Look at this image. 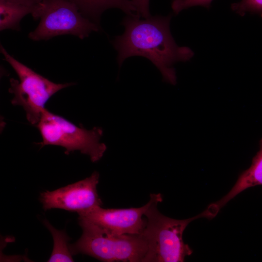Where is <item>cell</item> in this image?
<instances>
[{"label":"cell","instance_id":"7","mask_svg":"<svg viewBox=\"0 0 262 262\" xmlns=\"http://www.w3.org/2000/svg\"><path fill=\"white\" fill-rule=\"evenodd\" d=\"M99 174L94 171L90 177L66 186L40 194L44 210L60 209L78 214L101 207L102 202L97 192Z\"/></svg>","mask_w":262,"mask_h":262},{"label":"cell","instance_id":"3","mask_svg":"<svg viewBox=\"0 0 262 262\" xmlns=\"http://www.w3.org/2000/svg\"><path fill=\"white\" fill-rule=\"evenodd\" d=\"M81 237L69 245L72 255L82 254L105 262H142L147 251V241L140 234L116 235L86 221L79 220Z\"/></svg>","mask_w":262,"mask_h":262},{"label":"cell","instance_id":"13","mask_svg":"<svg viewBox=\"0 0 262 262\" xmlns=\"http://www.w3.org/2000/svg\"><path fill=\"white\" fill-rule=\"evenodd\" d=\"M231 9L241 16L249 12L258 14L262 16V0H241L231 4Z\"/></svg>","mask_w":262,"mask_h":262},{"label":"cell","instance_id":"1","mask_svg":"<svg viewBox=\"0 0 262 262\" xmlns=\"http://www.w3.org/2000/svg\"><path fill=\"white\" fill-rule=\"evenodd\" d=\"M171 17L169 15L140 19L138 16L127 15L122 22L124 33L112 41L118 52L119 67L129 57H144L159 69L164 81L175 85L177 76L173 65L189 61L194 52L189 47L176 43L170 30Z\"/></svg>","mask_w":262,"mask_h":262},{"label":"cell","instance_id":"10","mask_svg":"<svg viewBox=\"0 0 262 262\" xmlns=\"http://www.w3.org/2000/svg\"><path fill=\"white\" fill-rule=\"evenodd\" d=\"M262 185V138L260 149L253 157L250 167L239 176L229 192L221 199L213 203L219 211L227 202L250 187Z\"/></svg>","mask_w":262,"mask_h":262},{"label":"cell","instance_id":"4","mask_svg":"<svg viewBox=\"0 0 262 262\" xmlns=\"http://www.w3.org/2000/svg\"><path fill=\"white\" fill-rule=\"evenodd\" d=\"M0 52L17 75L19 80H10L9 92L14 95L11 103L21 106L29 122L36 126L43 112L45 104L51 97L60 90L74 83H56L37 73L12 56L0 45Z\"/></svg>","mask_w":262,"mask_h":262},{"label":"cell","instance_id":"5","mask_svg":"<svg viewBox=\"0 0 262 262\" xmlns=\"http://www.w3.org/2000/svg\"><path fill=\"white\" fill-rule=\"evenodd\" d=\"M42 137L38 143L42 147L56 145L65 148V154L78 150L89 156L92 162L98 161L107 149L100 142L103 130L99 127L87 130L76 126L62 116L50 113L47 109L36 126Z\"/></svg>","mask_w":262,"mask_h":262},{"label":"cell","instance_id":"2","mask_svg":"<svg viewBox=\"0 0 262 262\" xmlns=\"http://www.w3.org/2000/svg\"><path fill=\"white\" fill-rule=\"evenodd\" d=\"M163 200L160 194H151L144 215L147 224L142 234L147 243V251L142 262H182L193 252L184 243L182 235L188 224L196 219L212 218L214 215L207 208L202 213L185 219H175L161 213L158 204Z\"/></svg>","mask_w":262,"mask_h":262},{"label":"cell","instance_id":"12","mask_svg":"<svg viewBox=\"0 0 262 262\" xmlns=\"http://www.w3.org/2000/svg\"><path fill=\"white\" fill-rule=\"evenodd\" d=\"M44 224L50 232L53 240V250L48 262H74L69 247V237L64 231L55 229L48 221H44Z\"/></svg>","mask_w":262,"mask_h":262},{"label":"cell","instance_id":"8","mask_svg":"<svg viewBox=\"0 0 262 262\" xmlns=\"http://www.w3.org/2000/svg\"><path fill=\"white\" fill-rule=\"evenodd\" d=\"M148 205V202L140 207L125 209H104L98 207L78 214V219L114 234H140L146 226L147 219L144 213Z\"/></svg>","mask_w":262,"mask_h":262},{"label":"cell","instance_id":"6","mask_svg":"<svg viewBox=\"0 0 262 262\" xmlns=\"http://www.w3.org/2000/svg\"><path fill=\"white\" fill-rule=\"evenodd\" d=\"M32 15L35 20L40 19L38 26L28 35L33 41H47L65 34L83 39L99 29L98 24L84 17L75 4L66 0H43Z\"/></svg>","mask_w":262,"mask_h":262},{"label":"cell","instance_id":"15","mask_svg":"<svg viewBox=\"0 0 262 262\" xmlns=\"http://www.w3.org/2000/svg\"><path fill=\"white\" fill-rule=\"evenodd\" d=\"M138 16L143 18L151 16L149 12V0H133Z\"/></svg>","mask_w":262,"mask_h":262},{"label":"cell","instance_id":"9","mask_svg":"<svg viewBox=\"0 0 262 262\" xmlns=\"http://www.w3.org/2000/svg\"><path fill=\"white\" fill-rule=\"evenodd\" d=\"M66 0L75 4L84 17L98 25L101 14L110 8H118L127 15L138 16L133 0Z\"/></svg>","mask_w":262,"mask_h":262},{"label":"cell","instance_id":"11","mask_svg":"<svg viewBox=\"0 0 262 262\" xmlns=\"http://www.w3.org/2000/svg\"><path fill=\"white\" fill-rule=\"evenodd\" d=\"M35 7H28L6 0H0V31L7 29L20 30V21L26 15L32 14Z\"/></svg>","mask_w":262,"mask_h":262},{"label":"cell","instance_id":"14","mask_svg":"<svg viewBox=\"0 0 262 262\" xmlns=\"http://www.w3.org/2000/svg\"><path fill=\"white\" fill-rule=\"evenodd\" d=\"M171 8L175 14L191 7L201 6L209 9L213 0H171Z\"/></svg>","mask_w":262,"mask_h":262},{"label":"cell","instance_id":"16","mask_svg":"<svg viewBox=\"0 0 262 262\" xmlns=\"http://www.w3.org/2000/svg\"><path fill=\"white\" fill-rule=\"evenodd\" d=\"M7 1L22 5L23 6L34 7L43 0H6Z\"/></svg>","mask_w":262,"mask_h":262}]
</instances>
